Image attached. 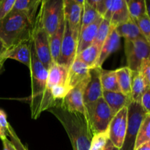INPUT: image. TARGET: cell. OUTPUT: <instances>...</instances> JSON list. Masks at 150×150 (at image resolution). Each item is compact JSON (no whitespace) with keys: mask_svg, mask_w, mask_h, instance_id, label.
Wrapping results in <instances>:
<instances>
[{"mask_svg":"<svg viewBox=\"0 0 150 150\" xmlns=\"http://www.w3.org/2000/svg\"><path fill=\"white\" fill-rule=\"evenodd\" d=\"M31 64L29 66L32 80V95L29 98L32 118L36 120L42 111L57 105L51 93L47 90L48 70L40 62L35 52L32 40L30 41Z\"/></svg>","mask_w":150,"mask_h":150,"instance_id":"obj_1","label":"cell"},{"mask_svg":"<svg viewBox=\"0 0 150 150\" xmlns=\"http://www.w3.org/2000/svg\"><path fill=\"white\" fill-rule=\"evenodd\" d=\"M49 111L67 132L73 150H89L92 135L83 114L67 111L60 105V103L50 108Z\"/></svg>","mask_w":150,"mask_h":150,"instance_id":"obj_2","label":"cell"},{"mask_svg":"<svg viewBox=\"0 0 150 150\" xmlns=\"http://www.w3.org/2000/svg\"><path fill=\"white\" fill-rule=\"evenodd\" d=\"M35 22L19 12H10L0 21V39L9 48L32 40Z\"/></svg>","mask_w":150,"mask_h":150,"instance_id":"obj_3","label":"cell"},{"mask_svg":"<svg viewBox=\"0 0 150 150\" xmlns=\"http://www.w3.org/2000/svg\"><path fill=\"white\" fill-rule=\"evenodd\" d=\"M85 111L84 117L92 136L106 132L114 117L103 98L92 103L85 105Z\"/></svg>","mask_w":150,"mask_h":150,"instance_id":"obj_4","label":"cell"},{"mask_svg":"<svg viewBox=\"0 0 150 150\" xmlns=\"http://www.w3.org/2000/svg\"><path fill=\"white\" fill-rule=\"evenodd\" d=\"M42 27L51 37L64 19V0H44L38 12Z\"/></svg>","mask_w":150,"mask_h":150,"instance_id":"obj_5","label":"cell"},{"mask_svg":"<svg viewBox=\"0 0 150 150\" xmlns=\"http://www.w3.org/2000/svg\"><path fill=\"white\" fill-rule=\"evenodd\" d=\"M127 127L122 147L120 150H134L138 133L146 113L141 103L131 102L127 107Z\"/></svg>","mask_w":150,"mask_h":150,"instance_id":"obj_6","label":"cell"},{"mask_svg":"<svg viewBox=\"0 0 150 150\" xmlns=\"http://www.w3.org/2000/svg\"><path fill=\"white\" fill-rule=\"evenodd\" d=\"M125 52L127 66L133 72L140 71L144 59L150 55V44L146 40H125Z\"/></svg>","mask_w":150,"mask_h":150,"instance_id":"obj_7","label":"cell"},{"mask_svg":"<svg viewBox=\"0 0 150 150\" xmlns=\"http://www.w3.org/2000/svg\"><path fill=\"white\" fill-rule=\"evenodd\" d=\"M32 40L38 59L44 67L48 70L53 62L50 50L49 36L42 27L38 15L34 25Z\"/></svg>","mask_w":150,"mask_h":150,"instance_id":"obj_8","label":"cell"},{"mask_svg":"<svg viewBox=\"0 0 150 150\" xmlns=\"http://www.w3.org/2000/svg\"><path fill=\"white\" fill-rule=\"evenodd\" d=\"M79 32L71 29L70 25L64 21V32L60 50V55L57 63L70 68L77 55Z\"/></svg>","mask_w":150,"mask_h":150,"instance_id":"obj_9","label":"cell"},{"mask_svg":"<svg viewBox=\"0 0 150 150\" xmlns=\"http://www.w3.org/2000/svg\"><path fill=\"white\" fill-rule=\"evenodd\" d=\"M128 108L124 107L114 115L108 127V137L111 143L121 149L124 143L127 127Z\"/></svg>","mask_w":150,"mask_h":150,"instance_id":"obj_10","label":"cell"},{"mask_svg":"<svg viewBox=\"0 0 150 150\" xmlns=\"http://www.w3.org/2000/svg\"><path fill=\"white\" fill-rule=\"evenodd\" d=\"M89 78L90 76L69 91L65 98L60 103V105L63 108L70 112H78L85 116L86 111L83 103V95Z\"/></svg>","mask_w":150,"mask_h":150,"instance_id":"obj_11","label":"cell"},{"mask_svg":"<svg viewBox=\"0 0 150 150\" xmlns=\"http://www.w3.org/2000/svg\"><path fill=\"white\" fill-rule=\"evenodd\" d=\"M84 0H64V18L73 31L80 33Z\"/></svg>","mask_w":150,"mask_h":150,"instance_id":"obj_12","label":"cell"},{"mask_svg":"<svg viewBox=\"0 0 150 150\" xmlns=\"http://www.w3.org/2000/svg\"><path fill=\"white\" fill-rule=\"evenodd\" d=\"M102 67H93L89 72V81L86 85L83 95L84 105L92 103L100 98H103V88L101 84L100 75Z\"/></svg>","mask_w":150,"mask_h":150,"instance_id":"obj_13","label":"cell"},{"mask_svg":"<svg viewBox=\"0 0 150 150\" xmlns=\"http://www.w3.org/2000/svg\"><path fill=\"white\" fill-rule=\"evenodd\" d=\"M103 18L108 21L114 27L128 21L130 18L126 0H111L109 7Z\"/></svg>","mask_w":150,"mask_h":150,"instance_id":"obj_14","label":"cell"},{"mask_svg":"<svg viewBox=\"0 0 150 150\" xmlns=\"http://www.w3.org/2000/svg\"><path fill=\"white\" fill-rule=\"evenodd\" d=\"M90 69L81 60L76 57L68 71L67 86L70 90L89 77Z\"/></svg>","mask_w":150,"mask_h":150,"instance_id":"obj_15","label":"cell"},{"mask_svg":"<svg viewBox=\"0 0 150 150\" xmlns=\"http://www.w3.org/2000/svg\"><path fill=\"white\" fill-rule=\"evenodd\" d=\"M120 37L116 31L114 26H111L108 38L103 44L100 52L99 58L95 67H102V64L111 54L117 51L120 47Z\"/></svg>","mask_w":150,"mask_h":150,"instance_id":"obj_16","label":"cell"},{"mask_svg":"<svg viewBox=\"0 0 150 150\" xmlns=\"http://www.w3.org/2000/svg\"><path fill=\"white\" fill-rule=\"evenodd\" d=\"M69 68L63 64L57 62H52L48 69L47 90H49L57 85H67ZM50 93V92H49Z\"/></svg>","mask_w":150,"mask_h":150,"instance_id":"obj_17","label":"cell"},{"mask_svg":"<svg viewBox=\"0 0 150 150\" xmlns=\"http://www.w3.org/2000/svg\"><path fill=\"white\" fill-rule=\"evenodd\" d=\"M103 98L111 111L115 115L124 107H128L130 103L132 102L131 98L128 96H126L122 92H103Z\"/></svg>","mask_w":150,"mask_h":150,"instance_id":"obj_18","label":"cell"},{"mask_svg":"<svg viewBox=\"0 0 150 150\" xmlns=\"http://www.w3.org/2000/svg\"><path fill=\"white\" fill-rule=\"evenodd\" d=\"M4 58L16 60L29 67L31 64L30 41L9 48L4 55Z\"/></svg>","mask_w":150,"mask_h":150,"instance_id":"obj_19","label":"cell"},{"mask_svg":"<svg viewBox=\"0 0 150 150\" xmlns=\"http://www.w3.org/2000/svg\"><path fill=\"white\" fill-rule=\"evenodd\" d=\"M103 19V18H100L95 23H92L89 26L81 31L79 38L77 54H80L82 51H83L86 48H88V47L93 44L95 37H96L98 27H99Z\"/></svg>","mask_w":150,"mask_h":150,"instance_id":"obj_20","label":"cell"},{"mask_svg":"<svg viewBox=\"0 0 150 150\" xmlns=\"http://www.w3.org/2000/svg\"><path fill=\"white\" fill-rule=\"evenodd\" d=\"M39 0H16L10 12H19L26 15L32 22H35L38 10L40 6Z\"/></svg>","mask_w":150,"mask_h":150,"instance_id":"obj_21","label":"cell"},{"mask_svg":"<svg viewBox=\"0 0 150 150\" xmlns=\"http://www.w3.org/2000/svg\"><path fill=\"white\" fill-rule=\"evenodd\" d=\"M148 87H149V85L147 84L140 71H132L131 94H130L132 102L140 103L142 95Z\"/></svg>","mask_w":150,"mask_h":150,"instance_id":"obj_22","label":"cell"},{"mask_svg":"<svg viewBox=\"0 0 150 150\" xmlns=\"http://www.w3.org/2000/svg\"><path fill=\"white\" fill-rule=\"evenodd\" d=\"M115 29L120 38H124L125 40H133L138 39L145 40L138 25L132 19H130L126 23L116 26Z\"/></svg>","mask_w":150,"mask_h":150,"instance_id":"obj_23","label":"cell"},{"mask_svg":"<svg viewBox=\"0 0 150 150\" xmlns=\"http://www.w3.org/2000/svg\"><path fill=\"white\" fill-rule=\"evenodd\" d=\"M64 32V18L60 23L55 33L49 38L50 50L53 62H57L59 58L60 50Z\"/></svg>","mask_w":150,"mask_h":150,"instance_id":"obj_24","label":"cell"},{"mask_svg":"<svg viewBox=\"0 0 150 150\" xmlns=\"http://www.w3.org/2000/svg\"><path fill=\"white\" fill-rule=\"evenodd\" d=\"M120 92L130 98L132 71L128 67H123L115 70Z\"/></svg>","mask_w":150,"mask_h":150,"instance_id":"obj_25","label":"cell"},{"mask_svg":"<svg viewBox=\"0 0 150 150\" xmlns=\"http://www.w3.org/2000/svg\"><path fill=\"white\" fill-rule=\"evenodd\" d=\"M100 81L103 91L114 92H120L115 70H102Z\"/></svg>","mask_w":150,"mask_h":150,"instance_id":"obj_26","label":"cell"},{"mask_svg":"<svg viewBox=\"0 0 150 150\" xmlns=\"http://www.w3.org/2000/svg\"><path fill=\"white\" fill-rule=\"evenodd\" d=\"M100 52V48L92 44L86 49L82 51L80 54H77L76 57L81 60L89 67L93 68L96 66V63L99 58Z\"/></svg>","mask_w":150,"mask_h":150,"instance_id":"obj_27","label":"cell"},{"mask_svg":"<svg viewBox=\"0 0 150 150\" xmlns=\"http://www.w3.org/2000/svg\"><path fill=\"white\" fill-rule=\"evenodd\" d=\"M130 19L135 22L146 14L145 0H126Z\"/></svg>","mask_w":150,"mask_h":150,"instance_id":"obj_28","label":"cell"},{"mask_svg":"<svg viewBox=\"0 0 150 150\" xmlns=\"http://www.w3.org/2000/svg\"><path fill=\"white\" fill-rule=\"evenodd\" d=\"M150 142V114H146L138 133L137 139L135 144V149L136 150L142 145L149 143Z\"/></svg>","mask_w":150,"mask_h":150,"instance_id":"obj_29","label":"cell"},{"mask_svg":"<svg viewBox=\"0 0 150 150\" xmlns=\"http://www.w3.org/2000/svg\"><path fill=\"white\" fill-rule=\"evenodd\" d=\"M102 18L98 12L92 7L86 1H84L83 8V15H82L81 24V30H83L86 27L89 26L92 23H95L97 20Z\"/></svg>","mask_w":150,"mask_h":150,"instance_id":"obj_30","label":"cell"},{"mask_svg":"<svg viewBox=\"0 0 150 150\" xmlns=\"http://www.w3.org/2000/svg\"><path fill=\"white\" fill-rule=\"evenodd\" d=\"M111 26H112L108 21L103 19L99 27H98L96 37H95V39L93 42L94 45H97L98 48L101 49L103 44L104 43V42L109 35Z\"/></svg>","mask_w":150,"mask_h":150,"instance_id":"obj_31","label":"cell"},{"mask_svg":"<svg viewBox=\"0 0 150 150\" xmlns=\"http://www.w3.org/2000/svg\"><path fill=\"white\" fill-rule=\"evenodd\" d=\"M108 139L109 137L108 130L105 133L94 135L91 140L89 150H103Z\"/></svg>","mask_w":150,"mask_h":150,"instance_id":"obj_32","label":"cell"},{"mask_svg":"<svg viewBox=\"0 0 150 150\" xmlns=\"http://www.w3.org/2000/svg\"><path fill=\"white\" fill-rule=\"evenodd\" d=\"M145 40L150 44V19L147 15H144L136 21Z\"/></svg>","mask_w":150,"mask_h":150,"instance_id":"obj_33","label":"cell"},{"mask_svg":"<svg viewBox=\"0 0 150 150\" xmlns=\"http://www.w3.org/2000/svg\"><path fill=\"white\" fill-rule=\"evenodd\" d=\"M88 4H90L98 14L103 18L111 3V0H86Z\"/></svg>","mask_w":150,"mask_h":150,"instance_id":"obj_34","label":"cell"},{"mask_svg":"<svg viewBox=\"0 0 150 150\" xmlns=\"http://www.w3.org/2000/svg\"><path fill=\"white\" fill-rule=\"evenodd\" d=\"M70 91V89L67 87V85H57L51 88L49 90L51 97L55 101L62 100L67 93Z\"/></svg>","mask_w":150,"mask_h":150,"instance_id":"obj_35","label":"cell"},{"mask_svg":"<svg viewBox=\"0 0 150 150\" xmlns=\"http://www.w3.org/2000/svg\"><path fill=\"white\" fill-rule=\"evenodd\" d=\"M16 0H1L0 1V21H2L12 10Z\"/></svg>","mask_w":150,"mask_h":150,"instance_id":"obj_36","label":"cell"},{"mask_svg":"<svg viewBox=\"0 0 150 150\" xmlns=\"http://www.w3.org/2000/svg\"><path fill=\"white\" fill-rule=\"evenodd\" d=\"M7 133H8V136L10 137V142L14 145L16 150H27L24 146V145L21 142L19 138L18 137L17 134H16L15 130H13V128L10 125H9L8 129H7Z\"/></svg>","mask_w":150,"mask_h":150,"instance_id":"obj_37","label":"cell"},{"mask_svg":"<svg viewBox=\"0 0 150 150\" xmlns=\"http://www.w3.org/2000/svg\"><path fill=\"white\" fill-rule=\"evenodd\" d=\"M140 73L144 78L147 84L150 86V55L143 60L141 65Z\"/></svg>","mask_w":150,"mask_h":150,"instance_id":"obj_38","label":"cell"},{"mask_svg":"<svg viewBox=\"0 0 150 150\" xmlns=\"http://www.w3.org/2000/svg\"><path fill=\"white\" fill-rule=\"evenodd\" d=\"M141 105L146 114H150V86L143 94L141 99Z\"/></svg>","mask_w":150,"mask_h":150,"instance_id":"obj_39","label":"cell"},{"mask_svg":"<svg viewBox=\"0 0 150 150\" xmlns=\"http://www.w3.org/2000/svg\"><path fill=\"white\" fill-rule=\"evenodd\" d=\"M0 124L2 126L3 128L7 130V129H8L10 124L7 122V115H6L5 112L1 109H0Z\"/></svg>","mask_w":150,"mask_h":150,"instance_id":"obj_40","label":"cell"},{"mask_svg":"<svg viewBox=\"0 0 150 150\" xmlns=\"http://www.w3.org/2000/svg\"><path fill=\"white\" fill-rule=\"evenodd\" d=\"M3 144V150H16L14 145L12 144V142L9 140L7 138L2 140Z\"/></svg>","mask_w":150,"mask_h":150,"instance_id":"obj_41","label":"cell"},{"mask_svg":"<svg viewBox=\"0 0 150 150\" xmlns=\"http://www.w3.org/2000/svg\"><path fill=\"white\" fill-rule=\"evenodd\" d=\"M7 50H8V48L6 46L4 42L0 39V58H4V55L7 52Z\"/></svg>","mask_w":150,"mask_h":150,"instance_id":"obj_42","label":"cell"},{"mask_svg":"<svg viewBox=\"0 0 150 150\" xmlns=\"http://www.w3.org/2000/svg\"><path fill=\"white\" fill-rule=\"evenodd\" d=\"M103 150H120L118 147H117L116 146H114L112 143L111 142V141L108 139V141L107 142L106 145H105V148Z\"/></svg>","mask_w":150,"mask_h":150,"instance_id":"obj_43","label":"cell"},{"mask_svg":"<svg viewBox=\"0 0 150 150\" xmlns=\"http://www.w3.org/2000/svg\"><path fill=\"white\" fill-rule=\"evenodd\" d=\"M7 136H8V133H7V130H4L2 126L1 125V124H0V139L1 141L4 140V139L7 138Z\"/></svg>","mask_w":150,"mask_h":150,"instance_id":"obj_44","label":"cell"},{"mask_svg":"<svg viewBox=\"0 0 150 150\" xmlns=\"http://www.w3.org/2000/svg\"><path fill=\"white\" fill-rule=\"evenodd\" d=\"M145 2H146V15L150 19V0H145Z\"/></svg>","mask_w":150,"mask_h":150,"instance_id":"obj_45","label":"cell"},{"mask_svg":"<svg viewBox=\"0 0 150 150\" xmlns=\"http://www.w3.org/2000/svg\"><path fill=\"white\" fill-rule=\"evenodd\" d=\"M136 150H150V145L148 143L142 145L140 147L138 148Z\"/></svg>","mask_w":150,"mask_h":150,"instance_id":"obj_46","label":"cell"},{"mask_svg":"<svg viewBox=\"0 0 150 150\" xmlns=\"http://www.w3.org/2000/svg\"><path fill=\"white\" fill-rule=\"evenodd\" d=\"M5 61H6L5 59L0 58V73H1V70H2L3 68V65H4V63Z\"/></svg>","mask_w":150,"mask_h":150,"instance_id":"obj_47","label":"cell"},{"mask_svg":"<svg viewBox=\"0 0 150 150\" xmlns=\"http://www.w3.org/2000/svg\"><path fill=\"white\" fill-rule=\"evenodd\" d=\"M148 144H149L150 145V142H149V143H148Z\"/></svg>","mask_w":150,"mask_h":150,"instance_id":"obj_48","label":"cell"}]
</instances>
